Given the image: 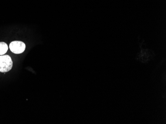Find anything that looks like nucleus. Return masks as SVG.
<instances>
[{
  "mask_svg": "<svg viewBox=\"0 0 166 124\" xmlns=\"http://www.w3.org/2000/svg\"><path fill=\"white\" fill-rule=\"evenodd\" d=\"M13 62L10 56L0 55V72L6 73L12 69Z\"/></svg>",
  "mask_w": 166,
  "mask_h": 124,
  "instance_id": "1",
  "label": "nucleus"
},
{
  "mask_svg": "<svg viewBox=\"0 0 166 124\" xmlns=\"http://www.w3.org/2000/svg\"><path fill=\"white\" fill-rule=\"evenodd\" d=\"M26 44L20 41H14L10 43L9 48L12 53L15 54H20L26 50Z\"/></svg>",
  "mask_w": 166,
  "mask_h": 124,
  "instance_id": "2",
  "label": "nucleus"
},
{
  "mask_svg": "<svg viewBox=\"0 0 166 124\" xmlns=\"http://www.w3.org/2000/svg\"><path fill=\"white\" fill-rule=\"evenodd\" d=\"M8 50V45L5 42H0V55H4L7 52Z\"/></svg>",
  "mask_w": 166,
  "mask_h": 124,
  "instance_id": "3",
  "label": "nucleus"
}]
</instances>
